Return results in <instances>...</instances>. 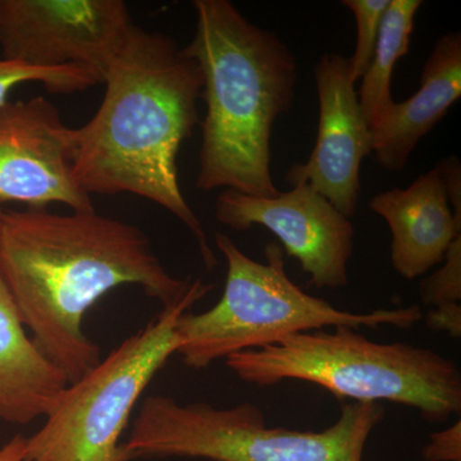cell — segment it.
Instances as JSON below:
<instances>
[{"mask_svg":"<svg viewBox=\"0 0 461 461\" xmlns=\"http://www.w3.org/2000/svg\"><path fill=\"white\" fill-rule=\"evenodd\" d=\"M0 268L33 344L68 384L100 363V348L83 327L100 297L132 285L168 308L193 284L167 271L140 227L95 209L5 211Z\"/></svg>","mask_w":461,"mask_h":461,"instance_id":"cell-1","label":"cell"},{"mask_svg":"<svg viewBox=\"0 0 461 461\" xmlns=\"http://www.w3.org/2000/svg\"><path fill=\"white\" fill-rule=\"evenodd\" d=\"M102 83L98 111L74 129L76 185L90 196L129 193L162 206L190 230L213 271L217 257L178 180V153L200 123L198 65L165 33L133 26Z\"/></svg>","mask_w":461,"mask_h":461,"instance_id":"cell-2","label":"cell"},{"mask_svg":"<svg viewBox=\"0 0 461 461\" xmlns=\"http://www.w3.org/2000/svg\"><path fill=\"white\" fill-rule=\"evenodd\" d=\"M195 33L185 54L198 65L206 113L196 189L272 198V133L295 98L297 63L277 33L227 0H194Z\"/></svg>","mask_w":461,"mask_h":461,"instance_id":"cell-3","label":"cell"},{"mask_svg":"<svg viewBox=\"0 0 461 461\" xmlns=\"http://www.w3.org/2000/svg\"><path fill=\"white\" fill-rule=\"evenodd\" d=\"M241 381L258 387L287 379L311 382L339 399L390 402L420 411L429 423L461 411V373L430 348L371 341L350 327L309 330L226 359Z\"/></svg>","mask_w":461,"mask_h":461,"instance_id":"cell-4","label":"cell"},{"mask_svg":"<svg viewBox=\"0 0 461 461\" xmlns=\"http://www.w3.org/2000/svg\"><path fill=\"white\" fill-rule=\"evenodd\" d=\"M215 245L227 263L222 297L204 313L186 312L176 323L181 339L177 354L189 368L205 369L230 355L324 327L403 330L423 320L420 305L351 313L309 295L288 277L284 250L276 242L267 244L266 263L249 258L224 233L215 235Z\"/></svg>","mask_w":461,"mask_h":461,"instance_id":"cell-5","label":"cell"},{"mask_svg":"<svg viewBox=\"0 0 461 461\" xmlns=\"http://www.w3.org/2000/svg\"><path fill=\"white\" fill-rule=\"evenodd\" d=\"M379 402L345 403L339 420L321 432L269 427L250 402L218 409L151 395L124 447L136 457L212 461H363L366 442L384 420Z\"/></svg>","mask_w":461,"mask_h":461,"instance_id":"cell-6","label":"cell"},{"mask_svg":"<svg viewBox=\"0 0 461 461\" xmlns=\"http://www.w3.org/2000/svg\"><path fill=\"white\" fill-rule=\"evenodd\" d=\"M213 285L194 281L177 304L133 333L89 373L69 384L44 426L26 438L25 461H131L120 444L151 379L177 354L176 323Z\"/></svg>","mask_w":461,"mask_h":461,"instance_id":"cell-7","label":"cell"},{"mask_svg":"<svg viewBox=\"0 0 461 461\" xmlns=\"http://www.w3.org/2000/svg\"><path fill=\"white\" fill-rule=\"evenodd\" d=\"M121 0H0L3 58L32 67L98 72L133 29Z\"/></svg>","mask_w":461,"mask_h":461,"instance_id":"cell-8","label":"cell"},{"mask_svg":"<svg viewBox=\"0 0 461 461\" xmlns=\"http://www.w3.org/2000/svg\"><path fill=\"white\" fill-rule=\"evenodd\" d=\"M215 218L238 232L253 226L271 230L284 245V253L297 259L309 284L317 288L348 284L353 223L309 185H296L272 198L223 190L215 202Z\"/></svg>","mask_w":461,"mask_h":461,"instance_id":"cell-9","label":"cell"},{"mask_svg":"<svg viewBox=\"0 0 461 461\" xmlns=\"http://www.w3.org/2000/svg\"><path fill=\"white\" fill-rule=\"evenodd\" d=\"M74 129L42 96L0 107V205L44 209L63 204L93 211L91 196L72 178Z\"/></svg>","mask_w":461,"mask_h":461,"instance_id":"cell-10","label":"cell"},{"mask_svg":"<svg viewBox=\"0 0 461 461\" xmlns=\"http://www.w3.org/2000/svg\"><path fill=\"white\" fill-rule=\"evenodd\" d=\"M320 102L317 141L305 163L288 169L291 187L306 184L350 220L359 203L360 166L372 153L371 127L360 108L348 58L323 54L314 67Z\"/></svg>","mask_w":461,"mask_h":461,"instance_id":"cell-11","label":"cell"},{"mask_svg":"<svg viewBox=\"0 0 461 461\" xmlns=\"http://www.w3.org/2000/svg\"><path fill=\"white\" fill-rule=\"evenodd\" d=\"M373 213L390 227L391 263L405 280H415L444 262L448 248L461 235L436 168L406 189L393 187L369 200Z\"/></svg>","mask_w":461,"mask_h":461,"instance_id":"cell-12","label":"cell"},{"mask_svg":"<svg viewBox=\"0 0 461 461\" xmlns=\"http://www.w3.org/2000/svg\"><path fill=\"white\" fill-rule=\"evenodd\" d=\"M460 96L461 33L448 32L427 58L417 93L393 103L371 127L375 162L387 171H402L415 147Z\"/></svg>","mask_w":461,"mask_h":461,"instance_id":"cell-13","label":"cell"},{"mask_svg":"<svg viewBox=\"0 0 461 461\" xmlns=\"http://www.w3.org/2000/svg\"><path fill=\"white\" fill-rule=\"evenodd\" d=\"M3 213L0 205V221ZM68 384L27 335L0 268V420L29 424L47 417Z\"/></svg>","mask_w":461,"mask_h":461,"instance_id":"cell-14","label":"cell"},{"mask_svg":"<svg viewBox=\"0 0 461 461\" xmlns=\"http://www.w3.org/2000/svg\"><path fill=\"white\" fill-rule=\"evenodd\" d=\"M421 0H390L379 29L377 44L368 71L357 91L360 108L369 127L377 122L395 103L391 93L393 69L409 53L414 20Z\"/></svg>","mask_w":461,"mask_h":461,"instance_id":"cell-15","label":"cell"},{"mask_svg":"<svg viewBox=\"0 0 461 461\" xmlns=\"http://www.w3.org/2000/svg\"><path fill=\"white\" fill-rule=\"evenodd\" d=\"M438 271L420 282V300L432 306L427 327L454 339L461 336V235L454 240Z\"/></svg>","mask_w":461,"mask_h":461,"instance_id":"cell-16","label":"cell"},{"mask_svg":"<svg viewBox=\"0 0 461 461\" xmlns=\"http://www.w3.org/2000/svg\"><path fill=\"white\" fill-rule=\"evenodd\" d=\"M26 83H41L54 94H71L102 83L98 72L78 66L32 67L0 58V107L8 103L12 90Z\"/></svg>","mask_w":461,"mask_h":461,"instance_id":"cell-17","label":"cell"},{"mask_svg":"<svg viewBox=\"0 0 461 461\" xmlns=\"http://www.w3.org/2000/svg\"><path fill=\"white\" fill-rule=\"evenodd\" d=\"M390 0H344L342 5L350 9L357 21V45L353 56L348 58L351 80L363 78L375 54L379 29L386 14Z\"/></svg>","mask_w":461,"mask_h":461,"instance_id":"cell-18","label":"cell"},{"mask_svg":"<svg viewBox=\"0 0 461 461\" xmlns=\"http://www.w3.org/2000/svg\"><path fill=\"white\" fill-rule=\"evenodd\" d=\"M424 461H461V421L430 435L423 448Z\"/></svg>","mask_w":461,"mask_h":461,"instance_id":"cell-19","label":"cell"},{"mask_svg":"<svg viewBox=\"0 0 461 461\" xmlns=\"http://www.w3.org/2000/svg\"><path fill=\"white\" fill-rule=\"evenodd\" d=\"M438 171L439 180L442 182L451 211L456 222L461 223V167L456 157H448L442 159L435 167Z\"/></svg>","mask_w":461,"mask_h":461,"instance_id":"cell-20","label":"cell"},{"mask_svg":"<svg viewBox=\"0 0 461 461\" xmlns=\"http://www.w3.org/2000/svg\"><path fill=\"white\" fill-rule=\"evenodd\" d=\"M25 437L14 436L0 448V461H25Z\"/></svg>","mask_w":461,"mask_h":461,"instance_id":"cell-21","label":"cell"}]
</instances>
